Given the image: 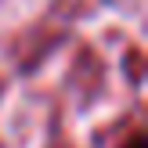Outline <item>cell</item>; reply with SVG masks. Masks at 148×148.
Returning <instances> with one entry per match:
<instances>
[{
  "mask_svg": "<svg viewBox=\"0 0 148 148\" xmlns=\"http://www.w3.org/2000/svg\"><path fill=\"white\" fill-rule=\"evenodd\" d=\"M130 148H145V141H141V137H137V141H130Z\"/></svg>",
  "mask_w": 148,
  "mask_h": 148,
  "instance_id": "obj_1",
  "label": "cell"
}]
</instances>
